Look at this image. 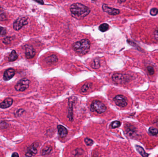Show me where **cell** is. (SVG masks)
I'll return each instance as SVG.
<instances>
[{"label":"cell","mask_w":158,"mask_h":157,"mask_svg":"<svg viewBox=\"0 0 158 157\" xmlns=\"http://www.w3.org/2000/svg\"><path fill=\"white\" fill-rule=\"evenodd\" d=\"M70 10L72 16L79 19H82L90 13L89 7L80 3L73 4L70 6Z\"/></svg>","instance_id":"6da1fadb"},{"label":"cell","mask_w":158,"mask_h":157,"mask_svg":"<svg viewBox=\"0 0 158 157\" xmlns=\"http://www.w3.org/2000/svg\"><path fill=\"white\" fill-rule=\"evenodd\" d=\"M90 42L88 39H82L79 41L74 43L72 45L73 49L79 54H86L90 49Z\"/></svg>","instance_id":"7a4b0ae2"},{"label":"cell","mask_w":158,"mask_h":157,"mask_svg":"<svg viewBox=\"0 0 158 157\" xmlns=\"http://www.w3.org/2000/svg\"><path fill=\"white\" fill-rule=\"evenodd\" d=\"M91 109L93 112H96L97 114H101L107 110V107L100 100H95L93 101L91 105Z\"/></svg>","instance_id":"3957f363"},{"label":"cell","mask_w":158,"mask_h":157,"mask_svg":"<svg viewBox=\"0 0 158 157\" xmlns=\"http://www.w3.org/2000/svg\"><path fill=\"white\" fill-rule=\"evenodd\" d=\"M113 81L117 84H124L130 81V77L128 75L116 73L112 76Z\"/></svg>","instance_id":"277c9868"},{"label":"cell","mask_w":158,"mask_h":157,"mask_svg":"<svg viewBox=\"0 0 158 157\" xmlns=\"http://www.w3.org/2000/svg\"><path fill=\"white\" fill-rule=\"evenodd\" d=\"M30 82L28 79L23 78L20 80L15 86V89L17 91H24L28 88Z\"/></svg>","instance_id":"5b68a950"},{"label":"cell","mask_w":158,"mask_h":157,"mask_svg":"<svg viewBox=\"0 0 158 157\" xmlns=\"http://www.w3.org/2000/svg\"><path fill=\"white\" fill-rule=\"evenodd\" d=\"M113 101L116 105L120 108H125L128 104L127 99L122 95H118L113 98Z\"/></svg>","instance_id":"8992f818"},{"label":"cell","mask_w":158,"mask_h":157,"mask_svg":"<svg viewBox=\"0 0 158 157\" xmlns=\"http://www.w3.org/2000/svg\"><path fill=\"white\" fill-rule=\"evenodd\" d=\"M28 24V19L26 17H21L14 22L13 28L14 30L18 31L20 30L23 26Z\"/></svg>","instance_id":"52a82bcc"},{"label":"cell","mask_w":158,"mask_h":157,"mask_svg":"<svg viewBox=\"0 0 158 157\" xmlns=\"http://www.w3.org/2000/svg\"><path fill=\"white\" fill-rule=\"evenodd\" d=\"M39 143L38 142H35L32 143L28 148L26 154V156L28 157H31L34 156L38 152V148L39 147Z\"/></svg>","instance_id":"ba28073f"},{"label":"cell","mask_w":158,"mask_h":157,"mask_svg":"<svg viewBox=\"0 0 158 157\" xmlns=\"http://www.w3.org/2000/svg\"><path fill=\"white\" fill-rule=\"evenodd\" d=\"M102 9L104 12H106V13L111 15H116L120 13L119 10L110 7L108 5L105 4L103 5Z\"/></svg>","instance_id":"9c48e42d"},{"label":"cell","mask_w":158,"mask_h":157,"mask_svg":"<svg viewBox=\"0 0 158 157\" xmlns=\"http://www.w3.org/2000/svg\"><path fill=\"white\" fill-rule=\"evenodd\" d=\"M36 54L35 50L31 45H27L25 47V54L26 58L30 59L34 57Z\"/></svg>","instance_id":"30bf717a"},{"label":"cell","mask_w":158,"mask_h":157,"mask_svg":"<svg viewBox=\"0 0 158 157\" xmlns=\"http://www.w3.org/2000/svg\"><path fill=\"white\" fill-rule=\"evenodd\" d=\"M15 71L13 69H8L4 73L3 79L5 81H8L14 76Z\"/></svg>","instance_id":"8fae6325"},{"label":"cell","mask_w":158,"mask_h":157,"mask_svg":"<svg viewBox=\"0 0 158 157\" xmlns=\"http://www.w3.org/2000/svg\"><path fill=\"white\" fill-rule=\"evenodd\" d=\"M13 103V100L12 98H7L3 102L0 103V108L2 109H6L9 108Z\"/></svg>","instance_id":"7c38bea8"},{"label":"cell","mask_w":158,"mask_h":157,"mask_svg":"<svg viewBox=\"0 0 158 157\" xmlns=\"http://www.w3.org/2000/svg\"><path fill=\"white\" fill-rule=\"evenodd\" d=\"M58 134L62 138L65 137L68 133L67 129L65 127L62 125H59L57 126Z\"/></svg>","instance_id":"4fadbf2b"},{"label":"cell","mask_w":158,"mask_h":157,"mask_svg":"<svg viewBox=\"0 0 158 157\" xmlns=\"http://www.w3.org/2000/svg\"><path fill=\"white\" fill-rule=\"evenodd\" d=\"M44 61L47 64L49 65H52V64H55L58 61L57 57L55 55H51L50 56H48L47 57L45 58L44 59Z\"/></svg>","instance_id":"5bb4252c"},{"label":"cell","mask_w":158,"mask_h":157,"mask_svg":"<svg viewBox=\"0 0 158 157\" xmlns=\"http://www.w3.org/2000/svg\"><path fill=\"white\" fill-rule=\"evenodd\" d=\"M51 150H52V148L50 146H45V147L43 148V149H42L41 151V154L42 156H44L46 155L49 154L50 152H51Z\"/></svg>","instance_id":"9a60e30c"},{"label":"cell","mask_w":158,"mask_h":157,"mask_svg":"<svg viewBox=\"0 0 158 157\" xmlns=\"http://www.w3.org/2000/svg\"><path fill=\"white\" fill-rule=\"evenodd\" d=\"M136 148L137 151L138 152L139 154H140L143 157H148L149 154H147L146 152L145 151V150H144V149L141 146L138 145L136 146Z\"/></svg>","instance_id":"2e32d148"},{"label":"cell","mask_w":158,"mask_h":157,"mask_svg":"<svg viewBox=\"0 0 158 157\" xmlns=\"http://www.w3.org/2000/svg\"><path fill=\"white\" fill-rule=\"evenodd\" d=\"M18 57V54L16 52L15 50H13L11 52V54H10L8 57V60H9V61H14L15 60H16Z\"/></svg>","instance_id":"e0dca14e"},{"label":"cell","mask_w":158,"mask_h":157,"mask_svg":"<svg viewBox=\"0 0 158 157\" xmlns=\"http://www.w3.org/2000/svg\"><path fill=\"white\" fill-rule=\"evenodd\" d=\"M68 118H69V120H72L73 119V102L69 101V114H68Z\"/></svg>","instance_id":"ac0fdd59"},{"label":"cell","mask_w":158,"mask_h":157,"mask_svg":"<svg viewBox=\"0 0 158 157\" xmlns=\"http://www.w3.org/2000/svg\"><path fill=\"white\" fill-rule=\"evenodd\" d=\"M92 86V84L90 83H87L86 84H84L83 86L81 87V91L83 93H86L88 91L89 89Z\"/></svg>","instance_id":"d6986e66"},{"label":"cell","mask_w":158,"mask_h":157,"mask_svg":"<svg viewBox=\"0 0 158 157\" xmlns=\"http://www.w3.org/2000/svg\"><path fill=\"white\" fill-rule=\"evenodd\" d=\"M92 67L95 69H97L100 67V60L98 59H95L92 63Z\"/></svg>","instance_id":"ffe728a7"},{"label":"cell","mask_w":158,"mask_h":157,"mask_svg":"<svg viewBox=\"0 0 158 157\" xmlns=\"http://www.w3.org/2000/svg\"><path fill=\"white\" fill-rule=\"evenodd\" d=\"M109 29V25L106 23L102 24L99 27V29L102 32H105L107 31Z\"/></svg>","instance_id":"44dd1931"},{"label":"cell","mask_w":158,"mask_h":157,"mask_svg":"<svg viewBox=\"0 0 158 157\" xmlns=\"http://www.w3.org/2000/svg\"><path fill=\"white\" fill-rule=\"evenodd\" d=\"M149 132L151 135L153 136H156L158 134V130L156 128L153 127H150L149 129Z\"/></svg>","instance_id":"7402d4cb"},{"label":"cell","mask_w":158,"mask_h":157,"mask_svg":"<svg viewBox=\"0 0 158 157\" xmlns=\"http://www.w3.org/2000/svg\"><path fill=\"white\" fill-rule=\"evenodd\" d=\"M121 125V123L118 121H115L114 122H112L111 124L112 129H115L119 127Z\"/></svg>","instance_id":"603a6c76"},{"label":"cell","mask_w":158,"mask_h":157,"mask_svg":"<svg viewBox=\"0 0 158 157\" xmlns=\"http://www.w3.org/2000/svg\"><path fill=\"white\" fill-rule=\"evenodd\" d=\"M84 141L86 145L88 146H91L93 145V142H94L92 140L89 138H85Z\"/></svg>","instance_id":"cb8c5ba5"},{"label":"cell","mask_w":158,"mask_h":157,"mask_svg":"<svg viewBox=\"0 0 158 157\" xmlns=\"http://www.w3.org/2000/svg\"><path fill=\"white\" fill-rule=\"evenodd\" d=\"M150 14L152 16L156 15L158 14V9L156 8H152L150 11Z\"/></svg>","instance_id":"d4e9b609"},{"label":"cell","mask_w":158,"mask_h":157,"mask_svg":"<svg viewBox=\"0 0 158 157\" xmlns=\"http://www.w3.org/2000/svg\"><path fill=\"white\" fill-rule=\"evenodd\" d=\"M7 31L4 27L0 26V35H4L7 34Z\"/></svg>","instance_id":"484cf974"},{"label":"cell","mask_w":158,"mask_h":157,"mask_svg":"<svg viewBox=\"0 0 158 157\" xmlns=\"http://www.w3.org/2000/svg\"><path fill=\"white\" fill-rule=\"evenodd\" d=\"M147 70L150 75H153L155 74V70L152 66H149L147 67Z\"/></svg>","instance_id":"4316f807"},{"label":"cell","mask_w":158,"mask_h":157,"mask_svg":"<svg viewBox=\"0 0 158 157\" xmlns=\"http://www.w3.org/2000/svg\"><path fill=\"white\" fill-rule=\"evenodd\" d=\"M24 110L22 109H19V110H17L15 112V115L17 117L18 116H19L21 115L23 113H24Z\"/></svg>","instance_id":"83f0119b"},{"label":"cell","mask_w":158,"mask_h":157,"mask_svg":"<svg viewBox=\"0 0 158 157\" xmlns=\"http://www.w3.org/2000/svg\"><path fill=\"white\" fill-rule=\"evenodd\" d=\"M154 35H155V37L156 40L158 41V28H157L155 31Z\"/></svg>","instance_id":"f1b7e54d"},{"label":"cell","mask_w":158,"mask_h":157,"mask_svg":"<svg viewBox=\"0 0 158 157\" xmlns=\"http://www.w3.org/2000/svg\"><path fill=\"white\" fill-rule=\"evenodd\" d=\"M12 157H19V155L17 152H13L12 154Z\"/></svg>","instance_id":"f546056e"},{"label":"cell","mask_w":158,"mask_h":157,"mask_svg":"<svg viewBox=\"0 0 158 157\" xmlns=\"http://www.w3.org/2000/svg\"><path fill=\"white\" fill-rule=\"evenodd\" d=\"M3 7L0 6V14L3 13Z\"/></svg>","instance_id":"4dcf8cb0"},{"label":"cell","mask_w":158,"mask_h":157,"mask_svg":"<svg viewBox=\"0 0 158 157\" xmlns=\"http://www.w3.org/2000/svg\"><path fill=\"white\" fill-rule=\"evenodd\" d=\"M36 2H37V3H40L41 4H44V2H43V1H36Z\"/></svg>","instance_id":"1f68e13d"}]
</instances>
